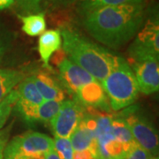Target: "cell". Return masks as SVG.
Masks as SVG:
<instances>
[{
  "label": "cell",
  "instance_id": "6da1fadb",
  "mask_svg": "<svg viewBox=\"0 0 159 159\" xmlns=\"http://www.w3.org/2000/svg\"><path fill=\"white\" fill-rule=\"evenodd\" d=\"M145 5L105 6L82 15V26L97 42L119 49L133 39L145 21Z\"/></svg>",
  "mask_w": 159,
  "mask_h": 159
},
{
  "label": "cell",
  "instance_id": "7a4b0ae2",
  "mask_svg": "<svg viewBox=\"0 0 159 159\" xmlns=\"http://www.w3.org/2000/svg\"><path fill=\"white\" fill-rule=\"evenodd\" d=\"M59 30L63 39V51L67 58L84 69L97 81L102 82L113 68L119 56L74 29L62 28Z\"/></svg>",
  "mask_w": 159,
  "mask_h": 159
},
{
  "label": "cell",
  "instance_id": "3957f363",
  "mask_svg": "<svg viewBox=\"0 0 159 159\" xmlns=\"http://www.w3.org/2000/svg\"><path fill=\"white\" fill-rule=\"evenodd\" d=\"M101 84L110 107L115 111L129 107L136 101L140 93L130 65L119 56L113 68Z\"/></svg>",
  "mask_w": 159,
  "mask_h": 159
},
{
  "label": "cell",
  "instance_id": "277c9868",
  "mask_svg": "<svg viewBox=\"0 0 159 159\" xmlns=\"http://www.w3.org/2000/svg\"><path fill=\"white\" fill-rule=\"evenodd\" d=\"M53 151V139L35 131H28L7 142L3 159H45Z\"/></svg>",
  "mask_w": 159,
  "mask_h": 159
},
{
  "label": "cell",
  "instance_id": "5b68a950",
  "mask_svg": "<svg viewBox=\"0 0 159 159\" xmlns=\"http://www.w3.org/2000/svg\"><path fill=\"white\" fill-rule=\"evenodd\" d=\"M129 61L159 60V25L157 14L148 18L128 49Z\"/></svg>",
  "mask_w": 159,
  "mask_h": 159
},
{
  "label": "cell",
  "instance_id": "8992f818",
  "mask_svg": "<svg viewBox=\"0 0 159 159\" xmlns=\"http://www.w3.org/2000/svg\"><path fill=\"white\" fill-rule=\"evenodd\" d=\"M125 119L132 136L139 146L155 157L158 156V134L149 119L137 111L134 106L127 107L120 114Z\"/></svg>",
  "mask_w": 159,
  "mask_h": 159
},
{
  "label": "cell",
  "instance_id": "52a82bcc",
  "mask_svg": "<svg viewBox=\"0 0 159 159\" xmlns=\"http://www.w3.org/2000/svg\"><path fill=\"white\" fill-rule=\"evenodd\" d=\"M85 112L75 100H64L54 118L50 121L54 137L70 138Z\"/></svg>",
  "mask_w": 159,
  "mask_h": 159
},
{
  "label": "cell",
  "instance_id": "ba28073f",
  "mask_svg": "<svg viewBox=\"0 0 159 159\" xmlns=\"http://www.w3.org/2000/svg\"><path fill=\"white\" fill-rule=\"evenodd\" d=\"M130 64L139 92L144 95H151L157 92L159 89L158 60L147 59Z\"/></svg>",
  "mask_w": 159,
  "mask_h": 159
},
{
  "label": "cell",
  "instance_id": "9c48e42d",
  "mask_svg": "<svg viewBox=\"0 0 159 159\" xmlns=\"http://www.w3.org/2000/svg\"><path fill=\"white\" fill-rule=\"evenodd\" d=\"M62 102L43 101L38 105L16 101L14 108L26 122L31 123H50L57 113Z\"/></svg>",
  "mask_w": 159,
  "mask_h": 159
},
{
  "label": "cell",
  "instance_id": "30bf717a",
  "mask_svg": "<svg viewBox=\"0 0 159 159\" xmlns=\"http://www.w3.org/2000/svg\"><path fill=\"white\" fill-rule=\"evenodd\" d=\"M57 67L64 88L74 96L81 87L95 80L93 76L67 57H64L57 63Z\"/></svg>",
  "mask_w": 159,
  "mask_h": 159
},
{
  "label": "cell",
  "instance_id": "8fae6325",
  "mask_svg": "<svg viewBox=\"0 0 159 159\" xmlns=\"http://www.w3.org/2000/svg\"><path fill=\"white\" fill-rule=\"evenodd\" d=\"M74 97V100L80 105L89 109H100L109 111L111 108L102 84L97 80L81 87Z\"/></svg>",
  "mask_w": 159,
  "mask_h": 159
},
{
  "label": "cell",
  "instance_id": "7c38bea8",
  "mask_svg": "<svg viewBox=\"0 0 159 159\" xmlns=\"http://www.w3.org/2000/svg\"><path fill=\"white\" fill-rule=\"evenodd\" d=\"M32 77L44 101L63 102L66 94L62 85L47 72H36Z\"/></svg>",
  "mask_w": 159,
  "mask_h": 159
},
{
  "label": "cell",
  "instance_id": "4fadbf2b",
  "mask_svg": "<svg viewBox=\"0 0 159 159\" xmlns=\"http://www.w3.org/2000/svg\"><path fill=\"white\" fill-rule=\"evenodd\" d=\"M62 45V38L59 29H50L44 31L40 35L38 41L39 52L43 66L45 68H50V60L52 55L59 51Z\"/></svg>",
  "mask_w": 159,
  "mask_h": 159
},
{
  "label": "cell",
  "instance_id": "5bb4252c",
  "mask_svg": "<svg viewBox=\"0 0 159 159\" xmlns=\"http://www.w3.org/2000/svg\"><path fill=\"white\" fill-rule=\"evenodd\" d=\"M14 92L17 101H21L35 105H38L44 101L34 84L32 75L24 78L15 88Z\"/></svg>",
  "mask_w": 159,
  "mask_h": 159
},
{
  "label": "cell",
  "instance_id": "9a60e30c",
  "mask_svg": "<svg viewBox=\"0 0 159 159\" xmlns=\"http://www.w3.org/2000/svg\"><path fill=\"white\" fill-rule=\"evenodd\" d=\"M24 78V74L20 71L0 69V102L7 98Z\"/></svg>",
  "mask_w": 159,
  "mask_h": 159
},
{
  "label": "cell",
  "instance_id": "2e32d148",
  "mask_svg": "<svg viewBox=\"0 0 159 159\" xmlns=\"http://www.w3.org/2000/svg\"><path fill=\"white\" fill-rule=\"evenodd\" d=\"M18 18L22 22V31L29 36L41 35L46 29L45 15L43 12L33 13L29 15L18 14Z\"/></svg>",
  "mask_w": 159,
  "mask_h": 159
},
{
  "label": "cell",
  "instance_id": "e0dca14e",
  "mask_svg": "<svg viewBox=\"0 0 159 159\" xmlns=\"http://www.w3.org/2000/svg\"><path fill=\"white\" fill-rule=\"evenodd\" d=\"M111 125L114 136L124 145L127 151L136 144V142L132 136L128 125H126L125 119H123L121 115L111 116Z\"/></svg>",
  "mask_w": 159,
  "mask_h": 159
},
{
  "label": "cell",
  "instance_id": "ac0fdd59",
  "mask_svg": "<svg viewBox=\"0 0 159 159\" xmlns=\"http://www.w3.org/2000/svg\"><path fill=\"white\" fill-rule=\"evenodd\" d=\"M147 0H80L78 11L81 15L95 9L105 6H115L125 4H143Z\"/></svg>",
  "mask_w": 159,
  "mask_h": 159
},
{
  "label": "cell",
  "instance_id": "d6986e66",
  "mask_svg": "<svg viewBox=\"0 0 159 159\" xmlns=\"http://www.w3.org/2000/svg\"><path fill=\"white\" fill-rule=\"evenodd\" d=\"M53 151L60 159H73L74 148L69 138L54 137Z\"/></svg>",
  "mask_w": 159,
  "mask_h": 159
},
{
  "label": "cell",
  "instance_id": "ffe728a7",
  "mask_svg": "<svg viewBox=\"0 0 159 159\" xmlns=\"http://www.w3.org/2000/svg\"><path fill=\"white\" fill-rule=\"evenodd\" d=\"M15 38V33L0 23V62L6 53L10 50Z\"/></svg>",
  "mask_w": 159,
  "mask_h": 159
},
{
  "label": "cell",
  "instance_id": "44dd1931",
  "mask_svg": "<svg viewBox=\"0 0 159 159\" xmlns=\"http://www.w3.org/2000/svg\"><path fill=\"white\" fill-rule=\"evenodd\" d=\"M17 101L14 90L6 98L4 101L0 102V130L6 123L11 112V110L14 107V104Z\"/></svg>",
  "mask_w": 159,
  "mask_h": 159
},
{
  "label": "cell",
  "instance_id": "7402d4cb",
  "mask_svg": "<svg viewBox=\"0 0 159 159\" xmlns=\"http://www.w3.org/2000/svg\"><path fill=\"white\" fill-rule=\"evenodd\" d=\"M121 159H158L153 157L151 154L142 148L138 144H135L124 155Z\"/></svg>",
  "mask_w": 159,
  "mask_h": 159
},
{
  "label": "cell",
  "instance_id": "603a6c76",
  "mask_svg": "<svg viewBox=\"0 0 159 159\" xmlns=\"http://www.w3.org/2000/svg\"><path fill=\"white\" fill-rule=\"evenodd\" d=\"M43 1L49 0H17V6L21 11L33 14L41 10V4Z\"/></svg>",
  "mask_w": 159,
  "mask_h": 159
},
{
  "label": "cell",
  "instance_id": "cb8c5ba5",
  "mask_svg": "<svg viewBox=\"0 0 159 159\" xmlns=\"http://www.w3.org/2000/svg\"><path fill=\"white\" fill-rule=\"evenodd\" d=\"M7 139H8L7 130L0 131V159H3L4 150L7 144Z\"/></svg>",
  "mask_w": 159,
  "mask_h": 159
},
{
  "label": "cell",
  "instance_id": "d4e9b609",
  "mask_svg": "<svg viewBox=\"0 0 159 159\" xmlns=\"http://www.w3.org/2000/svg\"><path fill=\"white\" fill-rule=\"evenodd\" d=\"M15 0H0V10H4L6 8H9L13 5Z\"/></svg>",
  "mask_w": 159,
  "mask_h": 159
},
{
  "label": "cell",
  "instance_id": "484cf974",
  "mask_svg": "<svg viewBox=\"0 0 159 159\" xmlns=\"http://www.w3.org/2000/svg\"><path fill=\"white\" fill-rule=\"evenodd\" d=\"M54 1H56L57 4L61 6H70L76 2H79L80 0H54Z\"/></svg>",
  "mask_w": 159,
  "mask_h": 159
},
{
  "label": "cell",
  "instance_id": "4316f807",
  "mask_svg": "<svg viewBox=\"0 0 159 159\" xmlns=\"http://www.w3.org/2000/svg\"><path fill=\"white\" fill-rule=\"evenodd\" d=\"M45 159H60L58 157H57V155L54 151H52L51 153L49 154L47 157H46Z\"/></svg>",
  "mask_w": 159,
  "mask_h": 159
}]
</instances>
